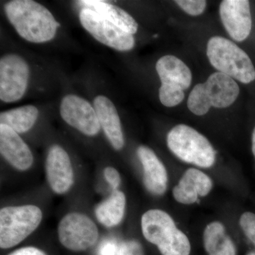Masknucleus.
Here are the masks:
<instances>
[{
	"label": "nucleus",
	"instance_id": "1",
	"mask_svg": "<svg viewBox=\"0 0 255 255\" xmlns=\"http://www.w3.org/2000/svg\"><path fill=\"white\" fill-rule=\"evenodd\" d=\"M10 23L21 38L41 43L54 38L60 24L43 5L33 0H12L4 5Z\"/></svg>",
	"mask_w": 255,
	"mask_h": 255
},
{
	"label": "nucleus",
	"instance_id": "2",
	"mask_svg": "<svg viewBox=\"0 0 255 255\" xmlns=\"http://www.w3.org/2000/svg\"><path fill=\"white\" fill-rule=\"evenodd\" d=\"M144 238L157 247L162 255H189L191 244L170 215L160 209L146 211L141 218Z\"/></svg>",
	"mask_w": 255,
	"mask_h": 255
},
{
	"label": "nucleus",
	"instance_id": "3",
	"mask_svg": "<svg viewBox=\"0 0 255 255\" xmlns=\"http://www.w3.org/2000/svg\"><path fill=\"white\" fill-rule=\"evenodd\" d=\"M207 56L212 66L243 84L255 80V68L249 55L233 41L221 36L210 38Z\"/></svg>",
	"mask_w": 255,
	"mask_h": 255
},
{
	"label": "nucleus",
	"instance_id": "4",
	"mask_svg": "<svg viewBox=\"0 0 255 255\" xmlns=\"http://www.w3.org/2000/svg\"><path fill=\"white\" fill-rule=\"evenodd\" d=\"M167 144L171 152L186 163L210 168L216 162V151L209 140L185 124H179L169 130Z\"/></svg>",
	"mask_w": 255,
	"mask_h": 255
},
{
	"label": "nucleus",
	"instance_id": "5",
	"mask_svg": "<svg viewBox=\"0 0 255 255\" xmlns=\"http://www.w3.org/2000/svg\"><path fill=\"white\" fill-rule=\"evenodd\" d=\"M41 210L36 206H9L0 211V247L17 246L31 235L42 221Z\"/></svg>",
	"mask_w": 255,
	"mask_h": 255
},
{
	"label": "nucleus",
	"instance_id": "6",
	"mask_svg": "<svg viewBox=\"0 0 255 255\" xmlns=\"http://www.w3.org/2000/svg\"><path fill=\"white\" fill-rule=\"evenodd\" d=\"M80 21L89 33L105 46L119 51H128L135 46L132 34L121 29L94 10L88 8L81 9Z\"/></svg>",
	"mask_w": 255,
	"mask_h": 255
},
{
	"label": "nucleus",
	"instance_id": "7",
	"mask_svg": "<svg viewBox=\"0 0 255 255\" xmlns=\"http://www.w3.org/2000/svg\"><path fill=\"white\" fill-rule=\"evenodd\" d=\"M29 75V67L21 56L3 55L0 59V100L5 103H12L22 98Z\"/></svg>",
	"mask_w": 255,
	"mask_h": 255
},
{
	"label": "nucleus",
	"instance_id": "8",
	"mask_svg": "<svg viewBox=\"0 0 255 255\" xmlns=\"http://www.w3.org/2000/svg\"><path fill=\"white\" fill-rule=\"evenodd\" d=\"M58 233L60 243L73 251H83L91 248L99 236L95 223L79 213H70L64 216L58 226Z\"/></svg>",
	"mask_w": 255,
	"mask_h": 255
},
{
	"label": "nucleus",
	"instance_id": "9",
	"mask_svg": "<svg viewBox=\"0 0 255 255\" xmlns=\"http://www.w3.org/2000/svg\"><path fill=\"white\" fill-rule=\"evenodd\" d=\"M60 113L68 125L85 135L94 136L100 132L101 126L95 108L79 96H65L60 103Z\"/></svg>",
	"mask_w": 255,
	"mask_h": 255
},
{
	"label": "nucleus",
	"instance_id": "10",
	"mask_svg": "<svg viewBox=\"0 0 255 255\" xmlns=\"http://www.w3.org/2000/svg\"><path fill=\"white\" fill-rule=\"evenodd\" d=\"M220 16L228 34L235 41H245L251 34L253 21L249 1L224 0L221 1Z\"/></svg>",
	"mask_w": 255,
	"mask_h": 255
},
{
	"label": "nucleus",
	"instance_id": "11",
	"mask_svg": "<svg viewBox=\"0 0 255 255\" xmlns=\"http://www.w3.org/2000/svg\"><path fill=\"white\" fill-rule=\"evenodd\" d=\"M46 170L50 187L56 194H65L73 185L71 161L66 151L60 146L50 147L46 158Z\"/></svg>",
	"mask_w": 255,
	"mask_h": 255
},
{
	"label": "nucleus",
	"instance_id": "12",
	"mask_svg": "<svg viewBox=\"0 0 255 255\" xmlns=\"http://www.w3.org/2000/svg\"><path fill=\"white\" fill-rule=\"evenodd\" d=\"M212 179L196 168H189L183 174L177 185L173 188L174 200L184 205L195 204L200 198L205 197L212 190Z\"/></svg>",
	"mask_w": 255,
	"mask_h": 255
},
{
	"label": "nucleus",
	"instance_id": "13",
	"mask_svg": "<svg viewBox=\"0 0 255 255\" xmlns=\"http://www.w3.org/2000/svg\"><path fill=\"white\" fill-rule=\"evenodd\" d=\"M0 152L18 170H27L33 164V157L29 147L17 132L3 124H0Z\"/></svg>",
	"mask_w": 255,
	"mask_h": 255
},
{
	"label": "nucleus",
	"instance_id": "14",
	"mask_svg": "<svg viewBox=\"0 0 255 255\" xmlns=\"http://www.w3.org/2000/svg\"><path fill=\"white\" fill-rule=\"evenodd\" d=\"M137 154L143 169V182L146 189L153 195H163L168 184V174L163 163L154 151L147 146H139Z\"/></svg>",
	"mask_w": 255,
	"mask_h": 255
},
{
	"label": "nucleus",
	"instance_id": "15",
	"mask_svg": "<svg viewBox=\"0 0 255 255\" xmlns=\"http://www.w3.org/2000/svg\"><path fill=\"white\" fill-rule=\"evenodd\" d=\"M94 108L98 117L101 128L115 150H120L124 145V137L118 112L113 102L103 95L94 100Z\"/></svg>",
	"mask_w": 255,
	"mask_h": 255
},
{
	"label": "nucleus",
	"instance_id": "16",
	"mask_svg": "<svg viewBox=\"0 0 255 255\" xmlns=\"http://www.w3.org/2000/svg\"><path fill=\"white\" fill-rule=\"evenodd\" d=\"M203 85L208 100L215 108H227L239 96L240 87L236 80L220 72L210 75Z\"/></svg>",
	"mask_w": 255,
	"mask_h": 255
},
{
	"label": "nucleus",
	"instance_id": "17",
	"mask_svg": "<svg viewBox=\"0 0 255 255\" xmlns=\"http://www.w3.org/2000/svg\"><path fill=\"white\" fill-rule=\"evenodd\" d=\"M161 85L185 90L190 87L192 75L187 65L174 55H164L156 63Z\"/></svg>",
	"mask_w": 255,
	"mask_h": 255
},
{
	"label": "nucleus",
	"instance_id": "18",
	"mask_svg": "<svg viewBox=\"0 0 255 255\" xmlns=\"http://www.w3.org/2000/svg\"><path fill=\"white\" fill-rule=\"evenodd\" d=\"M78 2L85 6V8L94 10L115 26L130 34H135L137 31L138 25L135 20L119 6L100 0H82Z\"/></svg>",
	"mask_w": 255,
	"mask_h": 255
},
{
	"label": "nucleus",
	"instance_id": "19",
	"mask_svg": "<svg viewBox=\"0 0 255 255\" xmlns=\"http://www.w3.org/2000/svg\"><path fill=\"white\" fill-rule=\"evenodd\" d=\"M203 241L209 255H236V248L226 227L219 221L209 223L204 229Z\"/></svg>",
	"mask_w": 255,
	"mask_h": 255
},
{
	"label": "nucleus",
	"instance_id": "20",
	"mask_svg": "<svg viewBox=\"0 0 255 255\" xmlns=\"http://www.w3.org/2000/svg\"><path fill=\"white\" fill-rule=\"evenodd\" d=\"M126 204L125 194L122 191L114 190L108 199L96 208V217L106 227L117 226L123 219Z\"/></svg>",
	"mask_w": 255,
	"mask_h": 255
},
{
	"label": "nucleus",
	"instance_id": "21",
	"mask_svg": "<svg viewBox=\"0 0 255 255\" xmlns=\"http://www.w3.org/2000/svg\"><path fill=\"white\" fill-rule=\"evenodd\" d=\"M38 110L32 105L23 106L1 112L0 124L7 126L17 133L28 131L36 123Z\"/></svg>",
	"mask_w": 255,
	"mask_h": 255
},
{
	"label": "nucleus",
	"instance_id": "22",
	"mask_svg": "<svg viewBox=\"0 0 255 255\" xmlns=\"http://www.w3.org/2000/svg\"><path fill=\"white\" fill-rule=\"evenodd\" d=\"M189 111L196 116H204L209 112L212 107L204 91L203 83L197 84L189 94L187 101Z\"/></svg>",
	"mask_w": 255,
	"mask_h": 255
},
{
	"label": "nucleus",
	"instance_id": "23",
	"mask_svg": "<svg viewBox=\"0 0 255 255\" xmlns=\"http://www.w3.org/2000/svg\"><path fill=\"white\" fill-rule=\"evenodd\" d=\"M184 91L176 87L161 85L159 90V100L164 107H176L184 100Z\"/></svg>",
	"mask_w": 255,
	"mask_h": 255
},
{
	"label": "nucleus",
	"instance_id": "24",
	"mask_svg": "<svg viewBox=\"0 0 255 255\" xmlns=\"http://www.w3.org/2000/svg\"><path fill=\"white\" fill-rule=\"evenodd\" d=\"M240 226L247 238L253 243L255 247V214L253 212H245L240 218Z\"/></svg>",
	"mask_w": 255,
	"mask_h": 255
},
{
	"label": "nucleus",
	"instance_id": "25",
	"mask_svg": "<svg viewBox=\"0 0 255 255\" xmlns=\"http://www.w3.org/2000/svg\"><path fill=\"white\" fill-rule=\"evenodd\" d=\"M175 2L191 16H199L206 7L205 0H177Z\"/></svg>",
	"mask_w": 255,
	"mask_h": 255
},
{
	"label": "nucleus",
	"instance_id": "26",
	"mask_svg": "<svg viewBox=\"0 0 255 255\" xmlns=\"http://www.w3.org/2000/svg\"><path fill=\"white\" fill-rule=\"evenodd\" d=\"M117 255H144L143 249L138 242L130 240L122 243Z\"/></svg>",
	"mask_w": 255,
	"mask_h": 255
},
{
	"label": "nucleus",
	"instance_id": "27",
	"mask_svg": "<svg viewBox=\"0 0 255 255\" xmlns=\"http://www.w3.org/2000/svg\"><path fill=\"white\" fill-rule=\"evenodd\" d=\"M106 180L114 190H117L121 184V176L118 171L112 167H108L104 171Z\"/></svg>",
	"mask_w": 255,
	"mask_h": 255
},
{
	"label": "nucleus",
	"instance_id": "28",
	"mask_svg": "<svg viewBox=\"0 0 255 255\" xmlns=\"http://www.w3.org/2000/svg\"><path fill=\"white\" fill-rule=\"evenodd\" d=\"M119 248L117 242L114 240H105L99 246L97 255H117Z\"/></svg>",
	"mask_w": 255,
	"mask_h": 255
},
{
	"label": "nucleus",
	"instance_id": "29",
	"mask_svg": "<svg viewBox=\"0 0 255 255\" xmlns=\"http://www.w3.org/2000/svg\"><path fill=\"white\" fill-rule=\"evenodd\" d=\"M9 255H46L38 248L33 247H27L18 249L17 251L13 252Z\"/></svg>",
	"mask_w": 255,
	"mask_h": 255
},
{
	"label": "nucleus",
	"instance_id": "30",
	"mask_svg": "<svg viewBox=\"0 0 255 255\" xmlns=\"http://www.w3.org/2000/svg\"><path fill=\"white\" fill-rule=\"evenodd\" d=\"M252 150L255 158V127L252 135Z\"/></svg>",
	"mask_w": 255,
	"mask_h": 255
},
{
	"label": "nucleus",
	"instance_id": "31",
	"mask_svg": "<svg viewBox=\"0 0 255 255\" xmlns=\"http://www.w3.org/2000/svg\"><path fill=\"white\" fill-rule=\"evenodd\" d=\"M247 255H255V253H249V254H248Z\"/></svg>",
	"mask_w": 255,
	"mask_h": 255
}]
</instances>
